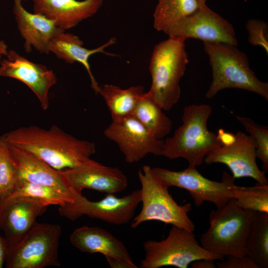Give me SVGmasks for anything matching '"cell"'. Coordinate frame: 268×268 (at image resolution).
<instances>
[{
  "label": "cell",
  "mask_w": 268,
  "mask_h": 268,
  "mask_svg": "<svg viewBox=\"0 0 268 268\" xmlns=\"http://www.w3.org/2000/svg\"><path fill=\"white\" fill-rule=\"evenodd\" d=\"M8 144L25 150L58 170L75 167L95 154L94 142L79 139L53 125L49 129L20 127L1 136Z\"/></svg>",
  "instance_id": "cell-1"
},
{
  "label": "cell",
  "mask_w": 268,
  "mask_h": 268,
  "mask_svg": "<svg viewBox=\"0 0 268 268\" xmlns=\"http://www.w3.org/2000/svg\"><path fill=\"white\" fill-rule=\"evenodd\" d=\"M212 113L208 104H192L183 111L182 123L164 142L163 156L170 159L184 158L189 165L202 164L206 155L221 145L216 134L207 128Z\"/></svg>",
  "instance_id": "cell-2"
},
{
  "label": "cell",
  "mask_w": 268,
  "mask_h": 268,
  "mask_svg": "<svg viewBox=\"0 0 268 268\" xmlns=\"http://www.w3.org/2000/svg\"><path fill=\"white\" fill-rule=\"evenodd\" d=\"M203 43L212 73V81L205 94L207 99L221 90L232 88L255 93L268 100V83L257 77L247 56L236 46L220 42Z\"/></svg>",
  "instance_id": "cell-3"
},
{
  "label": "cell",
  "mask_w": 268,
  "mask_h": 268,
  "mask_svg": "<svg viewBox=\"0 0 268 268\" xmlns=\"http://www.w3.org/2000/svg\"><path fill=\"white\" fill-rule=\"evenodd\" d=\"M185 41L169 37L155 46L151 56V85L147 92L164 111L170 110L180 98V81L189 63Z\"/></svg>",
  "instance_id": "cell-4"
},
{
  "label": "cell",
  "mask_w": 268,
  "mask_h": 268,
  "mask_svg": "<svg viewBox=\"0 0 268 268\" xmlns=\"http://www.w3.org/2000/svg\"><path fill=\"white\" fill-rule=\"evenodd\" d=\"M255 212L242 209L230 200L222 207L211 211L209 226L200 237L207 251L223 257L246 256L248 236Z\"/></svg>",
  "instance_id": "cell-5"
},
{
  "label": "cell",
  "mask_w": 268,
  "mask_h": 268,
  "mask_svg": "<svg viewBox=\"0 0 268 268\" xmlns=\"http://www.w3.org/2000/svg\"><path fill=\"white\" fill-rule=\"evenodd\" d=\"M138 177L141 186L142 206L139 214L132 219L131 228H136L145 221L156 220L191 232L195 231V224L188 216L192 209L191 203L178 204L150 166H143L138 172Z\"/></svg>",
  "instance_id": "cell-6"
},
{
  "label": "cell",
  "mask_w": 268,
  "mask_h": 268,
  "mask_svg": "<svg viewBox=\"0 0 268 268\" xmlns=\"http://www.w3.org/2000/svg\"><path fill=\"white\" fill-rule=\"evenodd\" d=\"M145 255L140 262L141 268L172 266L187 268L200 259L221 260L224 257L205 250L193 232L172 225L167 237L160 241L147 240L143 244Z\"/></svg>",
  "instance_id": "cell-7"
},
{
  "label": "cell",
  "mask_w": 268,
  "mask_h": 268,
  "mask_svg": "<svg viewBox=\"0 0 268 268\" xmlns=\"http://www.w3.org/2000/svg\"><path fill=\"white\" fill-rule=\"evenodd\" d=\"M62 233L59 224L36 221L18 243L6 251L5 267H60L59 248Z\"/></svg>",
  "instance_id": "cell-8"
},
{
  "label": "cell",
  "mask_w": 268,
  "mask_h": 268,
  "mask_svg": "<svg viewBox=\"0 0 268 268\" xmlns=\"http://www.w3.org/2000/svg\"><path fill=\"white\" fill-rule=\"evenodd\" d=\"M151 169L166 187H175L187 190L197 207L201 206L204 201H209L219 208L233 198L232 188L235 185L236 179L226 172H223L221 181L218 182L204 177L193 166L189 165L179 171L160 167Z\"/></svg>",
  "instance_id": "cell-9"
},
{
  "label": "cell",
  "mask_w": 268,
  "mask_h": 268,
  "mask_svg": "<svg viewBox=\"0 0 268 268\" xmlns=\"http://www.w3.org/2000/svg\"><path fill=\"white\" fill-rule=\"evenodd\" d=\"M74 200L71 203L59 206L60 215L74 221L83 215L113 224L121 225L128 223L134 215L141 202L140 189L133 191L121 198L114 194H107L103 199L90 201L82 193L72 189Z\"/></svg>",
  "instance_id": "cell-10"
},
{
  "label": "cell",
  "mask_w": 268,
  "mask_h": 268,
  "mask_svg": "<svg viewBox=\"0 0 268 268\" xmlns=\"http://www.w3.org/2000/svg\"><path fill=\"white\" fill-rule=\"evenodd\" d=\"M164 32L169 37L185 40L194 38L203 42L238 45L232 24L206 5L172 24Z\"/></svg>",
  "instance_id": "cell-11"
},
{
  "label": "cell",
  "mask_w": 268,
  "mask_h": 268,
  "mask_svg": "<svg viewBox=\"0 0 268 268\" xmlns=\"http://www.w3.org/2000/svg\"><path fill=\"white\" fill-rule=\"evenodd\" d=\"M104 134L117 143L127 163L138 162L148 154L163 155L164 140L154 137L133 115L112 121Z\"/></svg>",
  "instance_id": "cell-12"
},
{
  "label": "cell",
  "mask_w": 268,
  "mask_h": 268,
  "mask_svg": "<svg viewBox=\"0 0 268 268\" xmlns=\"http://www.w3.org/2000/svg\"><path fill=\"white\" fill-rule=\"evenodd\" d=\"M257 145L250 135L237 131L234 141L221 145L210 151L205 157L206 164L221 163L226 165L235 179L250 177L261 184H268L266 173L256 162Z\"/></svg>",
  "instance_id": "cell-13"
},
{
  "label": "cell",
  "mask_w": 268,
  "mask_h": 268,
  "mask_svg": "<svg viewBox=\"0 0 268 268\" xmlns=\"http://www.w3.org/2000/svg\"><path fill=\"white\" fill-rule=\"evenodd\" d=\"M60 171L68 185L79 193L87 189L115 194L128 185L127 176L119 168L104 165L90 158L75 167Z\"/></svg>",
  "instance_id": "cell-14"
},
{
  "label": "cell",
  "mask_w": 268,
  "mask_h": 268,
  "mask_svg": "<svg viewBox=\"0 0 268 268\" xmlns=\"http://www.w3.org/2000/svg\"><path fill=\"white\" fill-rule=\"evenodd\" d=\"M6 58L0 61V76L11 77L26 85L35 94L41 108L49 107V92L57 82L53 70L33 62L13 50H8Z\"/></svg>",
  "instance_id": "cell-15"
},
{
  "label": "cell",
  "mask_w": 268,
  "mask_h": 268,
  "mask_svg": "<svg viewBox=\"0 0 268 268\" xmlns=\"http://www.w3.org/2000/svg\"><path fill=\"white\" fill-rule=\"evenodd\" d=\"M47 207L29 198L0 199V229L4 234L6 251L19 242L36 222L37 218L46 212Z\"/></svg>",
  "instance_id": "cell-16"
},
{
  "label": "cell",
  "mask_w": 268,
  "mask_h": 268,
  "mask_svg": "<svg viewBox=\"0 0 268 268\" xmlns=\"http://www.w3.org/2000/svg\"><path fill=\"white\" fill-rule=\"evenodd\" d=\"M71 244L81 252L100 253L126 268H137L123 243L108 231L97 227L83 226L74 229L69 236Z\"/></svg>",
  "instance_id": "cell-17"
},
{
  "label": "cell",
  "mask_w": 268,
  "mask_h": 268,
  "mask_svg": "<svg viewBox=\"0 0 268 268\" xmlns=\"http://www.w3.org/2000/svg\"><path fill=\"white\" fill-rule=\"evenodd\" d=\"M13 12L18 30L24 41V50L27 53L31 52L33 48L41 54H49L48 47L51 40L65 31L46 16L28 11L19 0H13Z\"/></svg>",
  "instance_id": "cell-18"
},
{
  "label": "cell",
  "mask_w": 268,
  "mask_h": 268,
  "mask_svg": "<svg viewBox=\"0 0 268 268\" xmlns=\"http://www.w3.org/2000/svg\"><path fill=\"white\" fill-rule=\"evenodd\" d=\"M34 13L54 21L65 31L94 15L103 0H32Z\"/></svg>",
  "instance_id": "cell-19"
},
{
  "label": "cell",
  "mask_w": 268,
  "mask_h": 268,
  "mask_svg": "<svg viewBox=\"0 0 268 268\" xmlns=\"http://www.w3.org/2000/svg\"><path fill=\"white\" fill-rule=\"evenodd\" d=\"M6 143L18 178L51 187L65 193L73 194L72 189L67 183L60 170L54 169L31 153Z\"/></svg>",
  "instance_id": "cell-20"
},
{
  "label": "cell",
  "mask_w": 268,
  "mask_h": 268,
  "mask_svg": "<svg viewBox=\"0 0 268 268\" xmlns=\"http://www.w3.org/2000/svg\"><path fill=\"white\" fill-rule=\"evenodd\" d=\"M116 42V38H112L101 46L88 49L83 47V42L78 36L63 31L51 40L48 49L49 53H53L58 59L67 63L78 62L82 64L89 75L92 88L96 94H98L99 85L92 73L88 60L91 55L98 53L109 56H117L105 51L106 48L114 44Z\"/></svg>",
  "instance_id": "cell-21"
},
{
  "label": "cell",
  "mask_w": 268,
  "mask_h": 268,
  "mask_svg": "<svg viewBox=\"0 0 268 268\" xmlns=\"http://www.w3.org/2000/svg\"><path fill=\"white\" fill-rule=\"evenodd\" d=\"M142 85L122 89L112 84L99 85L98 94L104 98L110 112L112 121L132 116L140 98L144 93Z\"/></svg>",
  "instance_id": "cell-22"
},
{
  "label": "cell",
  "mask_w": 268,
  "mask_h": 268,
  "mask_svg": "<svg viewBox=\"0 0 268 268\" xmlns=\"http://www.w3.org/2000/svg\"><path fill=\"white\" fill-rule=\"evenodd\" d=\"M162 108L144 92L134 111V117L156 138L163 139L171 131V119L163 112Z\"/></svg>",
  "instance_id": "cell-23"
},
{
  "label": "cell",
  "mask_w": 268,
  "mask_h": 268,
  "mask_svg": "<svg viewBox=\"0 0 268 268\" xmlns=\"http://www.w3.org/2000/svg\"><path fill=\"white\" fill-rule=\"evenodd\" d=\"M246 256L258 268H268V213L255 212L247 240Z\"/></svg>",
  "instance_id": "cell-24"
},
{
  "label": "cell",
  "mask_w": 268,
  "mask_h": 268,
  "mask_svg": "<svg viewBox=\"0 0 268 268\" xmlns=\"http://www.w3.org/2000/svg\"><path fill=\"white\" fill-rule=\"evenodd\" d=\"M153 26L158 31L167 28L202 7L197 0H158Z\"/></svg>",
  "instance_id": "cell-25"
},
{
  "label": "cell",
  "mask_w": 268,
  "mask_h": 268,
  "mask_svg": "<svg viewBox=\"0 0 268 268\" xmlns=\"http://www.w3.org/2000/svg\"><path fill=\"white\" fill-rule=\"evenodd\" d=\"M14 197L31 198L46 206L50 205L61 206L67 203H71L74 200L73 194L65 193L54 188L31 183L19 178L13 192L6 198Z\"/></svg>",
  "instance_id": "cell-26"
},
{
  "label": "cell",
  "mask_w": 268,
  "mask_h": 268,
  "mask_svg": "<svg viewBox=\"0 0 268 268\" xmlns=\"http://www.w3.org/2000/svg\"><path fill=\"white\" fill-rule=\"evenodd\" d=\"M233 198L240 208L255 212L268 213V184L257 182L254 186L232 188Z\"/></svg>",
  "instance_id": "cell-27"
},
{
  "label": "cell",
  "mask_w": 268,
  "mask_h": 268,
  "mask_svg": "<svg viewBox=\"0 0 268 268\" xmlns=\"http://www.w3.org/2000/svg\"><path fill=\"white\" fill-rule=\"evenodd\" d=\"M245 131L255 140L256 145V157L261 161L263 171L268 173V127L261 125L251 118L235 116Z\"/></svg>",
  "instance_id": "cell-28"
},
{
  "label": "cell",
  "mask_w": 268,
  "mask_h": 268,
  "mask_svg": "<svg viewBox=\"0 0 268 268\" xmlns=\"http://www.w3.org/2000/svg\"><path fill=\"white\" fill-rule=\"evenodd\" d=\"M17 180V171L7 151L6 143L0 137V199L12 193Z\"/></svg>",
  "instance_id": "cell-29"
},
{
  "label": "cell",
  "mask_w": 268,
  "mask_h": 268,
  "mask_svg": "<svg viewBox=\"0 0 268 268\" xmlns=\"http://www.w3.org/2000/svg\"><path fill=\"white\" fill-rule=\"evenodd\" d=\"M246 28L248 32V42L253 46L262 47L268 53V26L259 19L249 20Z\"/></svg>",
  "instance_id": "cell-30"
},
{
  "label": "cell",
  "mask_w": 268,
  "mask_h": 268,
  "mask_svg": "<svg viewBox=\"0 0 268 268\" xmlns=\"http://www.w3.org/2000/svg\"><path fill=\"white\" fill-rule=\"evenodd\" d=\"M216 263L219 268H258L253 261L247 256H228Z\"/></svg>",
  "instance_id": "cell-31"
},
{
  "label": "cell",
  "mask_w": 268,
  "mask_h": 268,
  "mask_svg": "<svg viewBox=\"0 0 268 268\" xmlns=\"http://www.w3.org/2000/svg\"><path fill=\"white\" fill-rule=\"evenodd\" d=\"M216 136L221 145L230 144L235 139V134L226 132L222 129H219L218 131Z\"/></svg>",
  "instance_id": "cell-32"
},
{
  "label": "cell",
  "mask_w": 268,
  "mask_h": 268,
  "mask_svg": "<svg viewBox=\"0 0 268 268\" xmlns=\"http://www.w3.org/2000/svg\"><path fill=\"white\" fill-rule=\"evenodd\" d=\"M192 268H215V260L211 259H200L192 262L191 264Z\"/></svg>",
  "instance_id": "cell-33"
},
{
  "label": "cell",
  "mask_w": 268,
  "mask_h": 268,
  "mask_svg": "<svg viewBox=\"0 0 268 268\" xmlns=\"http://www.w3.org/2000/svg\"><path fill=\"white\" fill-rule=\"evenodd\" d=\"M6 248L4 239L0 236V268H2L5 262Z\"/></svg>",
  "instance_id": "cell-34"
},
{
  "label": "cell",
  "mask_w": 268,
  "mask_h": 268,
  "mask_svg": "<svg viewBox=\"0 0 268 268\" xmlns=\"http://www.w3.org/2000/svg\"><path fill=\"white\" fill-rule=\"evenodd\" d=\"M8 52L7 46L3 41H0V56H5Z\"/></svg>",
  "instance_id": "cell-35"
},
{
  "label": "cell",
  "mask_w": 268,
  "mask_h": 268,
  "mask_svg": "<svg viewBox=\"0 0 268 268\" xmlns=\"http://www.w3.org/2000/svg\"><path fill=\"white\" fill-rule=\"evenodd\" d=\"M201 6H204L206 5L205 4L206 0H197Z\"/></svg>",
  "instance_id": "cell-36"
},
{
  "label": "cell",
  "mask_w": 268,
  "mask_h": 268,
  "mask_svg": "<svg viewBox=\"0 0 268 268\" xmlns=\"http://www.w3.org/2000/svg\"><path fill=\"white\" fill-rule=\"evenodd\" d=\"M20 0L21 1H26V0Z\"/></svg>",
  "instance_id": "cell-37"
},
{
  "label": "cell",
  "mask_w": 268,
  "mask_h": 268,
  "mask_svg": "<svg viewBox=\"0 0 268 268\" xmlns=\"http://www.w3.org/2000/svg\"><path fill=\"white\" fill-rule=\"evenodd\" d=\"M1 57V56H0V61Z\"/></svg>",
  "instance_id": "cell-38"
}]
</instances>
